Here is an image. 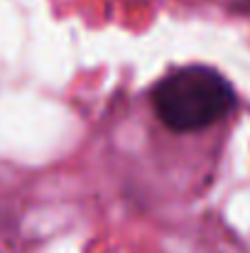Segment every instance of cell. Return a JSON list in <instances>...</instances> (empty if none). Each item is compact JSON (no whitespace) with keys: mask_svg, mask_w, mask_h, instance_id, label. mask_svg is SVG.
<instances>
[{"mask_svg":"<svg viewBox=\"0 0 250 253\" xmlns=\"http://www.w3.org/2000/svg\"><path fill=\"white\" fill-rule=\"evenodd\" d=\"M157 121L172 133H199L221 123L236 108L233 84L206 64L169 69L150 93Z\"/></svg>","mask_w":250,"mask_h":253,"instance_id":"6da1fadb","label":"cell"}]
</instances>
